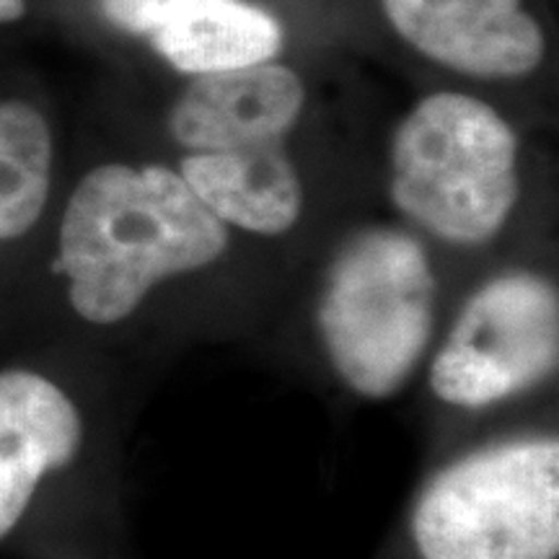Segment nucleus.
Masks as SVG:
<instances>
[{"instance_id":"f257e3e1","label":"nucleus","mask_w":559,"mask_h":559,"mask_svg":"<svg viewBox=\"0 0 559 559\" xmlns=\"http://www.w3.org/2000/svg\"><path fill=\"white\" fill-rule=\"evenodd\" d=\"M226 247V223L179 174L107 164L68 202L58 270L75 313L107 326L128 319L158 283L207 267Z\"/></svg>"},{"instance_id":"f03ea898","label":"nucleus","mask_w":559,"mask_h":559,"mask_svg":"<svg viewBox=\"0 0 559 559\" xmlns=\"http://www.w3.org/2000/svg\"><path fill=\"white\" fill-rule=\"evenodd\" d=\"M391 198L438 239L485 243L519 200V140L489 104L432 94L394 135Z\"/></svg>"},{"instance_id":"7ed1b4c3","label":"nucleus","mask_w":559,"mask_h":559,"mask_svg":"<svg viewBox=\"0 0 559 559\" xmlns=\"http://www.w3.org/2000/svg\"><path fill=\"white\" fill-rule=\"evenodd\" d=\"M436 277L417 239L373 228L347 241L326 275L319 332L355 394L389 400L412 379L430 342Z\"/></svg>"},{"instance_id":"20e7f679","label":"nucleus","mask_w":559,"mask_h":559,"mask_svg":"<svg viewBox=\"0 0 559 559\" xmlns=\"http://www.w3.org/2000/svg\"><path fill=\"white\" fill-rule=\"evenodd\" d=\"M423 559H557L559 440H515L453 461L412 513Z\"/></svg>"},{"instance_id":"39448f33","label":"nucleus","mask_w":559,"mask_h":559,"mask_svg":"<svg viewBox=\"0 0 559 559\" xmlns=\"http://www.w3.org/2000/svg\"><path fill=\"white\" fill-rule=\"evenodd\" d=\"M557 362V288L534 272H508L466 300L432 360L430 386L445 404L479 409L539 386Z\"/></svg>"},{"instance_id":"423d86ee","label":"nucleus","mask_w":559,"mask_h":559,"mask_svg":"<svg viewBox=\"0 0 559 559\" xmlns=\"http://www.w3.org/2000/svg\"><path fill=\"white\" fill-rule=\"evenodd\" d=\"M396 34L440 66L477 79H521L547 52L523 0H381Z\"/></svg>"},{"instance_id":"0eeeda50","label":"nucleus","mask_w":559,"mask_h":559,"mask_svg":"<svg viewBox=\"0 0 559 559\" xmlns=\"http://www.w3.org/2000/svg\"><path fill=\"white\" fill-rule=\"evenodd\" d=\"M304 102V81L275 62L194 75L169 111V132L192 153L272 143L296 124Z\"/></svg>"},{"instance_id":"6e6552de","label":"nucleus","mask_w":559,"mask_h":559,"mask_svg":"<svg viewBox=\"0 0 559 559\" xmlns=\"http://www.w3.org/2000/svg\"><path fill=\"white\" fill-rule=\"evenodd\" d=\"M83 423L60 386L32 370L0 373V542L19 526L39 481L79 456Z\"/></svg>"},{"instance_id":"1a4fd4ad","label":"nucleus","mask_w":559,"mask_h":559,"mask_svg":"<svg viewBox=\"0 0 559 559\" xmlns=\"http://www.w3.org/2000/svg\"><path fill=\"white\" fill-rule=\"evenodd\" d=\"M179 177L215 218L249 234H285L304 207L298 171L280 140L192 153L181 160Z\"/></svg>"},{"instance_id":"9d476101","label":"nucleus","mask_w":559,"mask_h":559,"mask_svg":"<svg viewBox=\"0 0 559 559\" xmlns=\"http://www.w3.org/2000/svg\"><path fill=\"white\" fill-rule=\"evenodd\" d=\"M148 39L153 50L181 73L210 75L277 58L283 26L267 11L243 0H200Z\"/></svg>"},{"instance_id":"9b49d317","label":"nucleus","mask_w":559,"mask_h":559,"mask_svg":"<svg viewBox=\"0 0 559 559\" xmlns=\"http://www.w3.org/2000/svg\"><path fill=\"white\" fill-rule=\"evenodd\" d=\"M52 138L45 117L24 102L0 104V241L24 236L50 194Z\"/></svg>"},{"instance_id":"f8f14e48","label":"nucleus","mask_w":559,"mask_h":559,"mask_svg":"<svg viewBox=\"0 0 559 559\" xmlns=\"http://www.w3.org/2000/svg\"><path fill=\"white\" fill-rule=\"evenodd\" d=\"M194 3L200 0H99L104 16L111 24L130 34H143V37H151L166 21Z\"/></svg>"},{"instance_id":"ddd939ff","label":"nucleus","mask_w":559,"mask_h":559,"mask_svg":"<svg viewBox=\"0 0 559 559\" xmlns=\"http://www.w3.org/2000/svg\"><path fill=\"white\" fill-rule=\"evenodd\" d=\"M26 0H0V24H9L24 16Z\"/></svg>"}]
</instances>
